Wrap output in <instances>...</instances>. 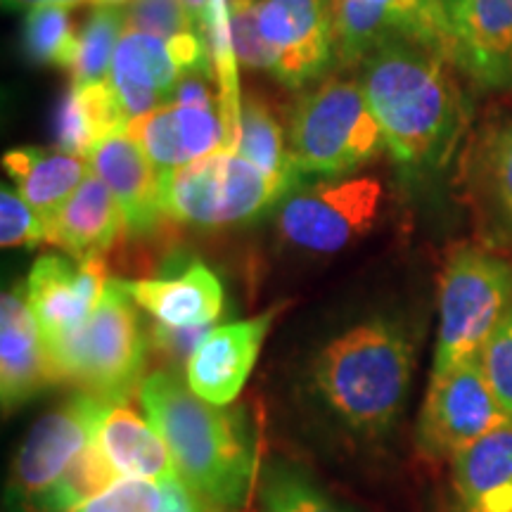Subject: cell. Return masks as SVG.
<instances>
[{"label":"cell","instance_id":"1","mask_svg":"<svg viewBox=\"0 0 512 512\" xmlns=\"http://www.w3.org/2000/svg\"><path fill=\"white\" fill-rule=\"evenodd\" d=\"M444 55L389 38L361 62L363 91L396 164L430 174L451 159L465 131V98Z\"/></svg>","mask_w":512,"mask_h":512},{"label":"cell","instance_id":"2","mask_svg":"<svg viewBox=\"0 0 512 512\" xmlns=\"http://www.w3.org/2000/svg\"><path fill=\"white\" fill-rule=\"evenodd\" d=\"M138 399L169 448L176 475L216 512L245 508L256 448L242 413L200 399L174 370L145 375Z\"/></svg>","mask_w":512,"mask_h":512},{"label":"cell","instance_id":"3","mask_svg":"<svg viewBox=\"0 0 512 512\" xmlns=\"http://www.w3.org/2000/svg\"><path fill=\"white\" fill-rule=\"evenodd\" d=\"M413 370L415 344L406 328L375 318L318 351L311 363V387L347 430L375 439L399 422Z\"/></svg>","mask_w":512,"mask_h":512},{"label":"cell","instance_id":"4","mask_svg":"<svg viewBox=\"0 0 512 512\" xmlns=\"http://www.w3.org/2000/svg\"><path fill=\"white\" fill-rule=\"evenodd\" d=\"M290 155L297 174L339 178L361 169L387 147L361 79L328 76L294 105Z\"/></svg>","mask_w":512,"mask_h":512},{"label":"cell","instance_id":"5","mask_svg":"<svg viewBox=\"0 0 512 512\" xmlns=\"http://www.w3.org/2000/svg\"><path fill=\"white\" fill-rule=\"evenodd\" d=\"M147 339L138 306L110 280L88 323L50 358L55 382H76L107 401H126L140 387Z\"/></svg>","mask_w":512,"mask_h":512},{"label":"cell","instance_id":"6","mask_svg":"<svg viewBox=\"0 0 512 512\" xmlns=\"http://www.w3.org/2000/svg\"><path fill=\"white\" fill-rule=\"evenodd\" d=\"M512 311V264L477 247L448 254L439 283V332L432 373L479 356Z\"/></svg>","mask_w":512,"mask_h":512},{"label":"cell","instance_id":"7","mask_svg":"<svg viewBox=\"0 0 512 512\" xmlns=\"http://www.w3.org/2000/svg\"><path fill=\"white\" fill-rule=\"evenodd\" d=\"M290 188L292 183L264 174L238 152L219 150L166 178L164 209L185 226H240L285 200Z\"/></svg>","mask_w":512,"mask_h":512},{"label":"cell","instance_id":"8","mask_svg":"<svg viewBox=\"0 0 512 512\" xmlns=\"http://www.w3.org/2000/svg\"><path fill=\"white\" fill-rule=\"evenodd\" d=\"M382 183L361 176L294 190L278 209V235L287 245L335 254L361 240L380 214Z\"/></svg>","mask_w":512,"mask_h":512},{"label":"cell","instance_id":"9","mask_svg":"<svg viewBox=\"0 0 512 512\" xmlns=\"http://www.w3.org/2000/svg\"><path fill=\"white\" fill-rule=\"evenodd\" d=\"M512 425L491 392L479 356L432 373L418 420V444L432 458H453L489 432Z\"/></svg>","mask_w":512,"mask_h":512},{"label":"cell","instance_id":"10","mask_svg":"<svg viewBox=\"0 0 512 512\" xmlns=\"http://www.w3.org/2000/svg\"><path fill=\"white\" fill-rule=\"evenodd\" d=\"M110 403L117 401H107L81 389L31 427L19 446L10 477L12 496L22 503V508L50 489L93 444Z\"/></svg>","mask_w":512,"mask_h":512},{"label":"cell","instance_id":"11","mask_svg":"<svg viewBox=\"0 0 512 512\" xmlns=\"http://www.w3.org/2000/svg\"><path fill=\"white\" fill-rule=\"evenodd\" d=\"M211 64L200 34L164 38L126 29L114 50L110 81L128 121L169 105L176 83L188 69ZM214 67V64H211Z\"/></svg>","mask_w":512,"mask_h":512},{"label":"cell","instance_id":"12","mask_svg":"<svg viewBox=\"0 0 512 512\" xmlns=\"http://www.w3.org/2000/svg\"><path fill=\"white\" fill-rule=\"evenodd\" d=\"M256 22L273 55V79L304 88L337 62L332 0H256Z\"/></svg>","mask_w":512,"mask_h":512},{"label":"cell","instance_id":"13","mask_svg":"<svg viewBox=\"0 0 512 512\" xmlns=\"http://www.w3.org/2000/svg\"><path fill=\"white\" fill-rule=\"evenodd\" d=\"M107 283L110 280L102 256L67 259L46 254L36 261L24 280V294L34 311L48 358H53L88 323Z\"/></svg>","mask_w":512,"mask_h":512},{"label":"cell","instance_id":"14","mask_svg":"<svg viewBox=\"0 0 512 512\" xmlns=\"http://www.w3.org/2000/svg\"><path fill=\"white\" fill-rule=\"evenodd\" d=\"M448 60L482 91H512V0H444Z\"/></svg>","mask_w":512,"mask_h":512},{"label":"cell","instance_id":"15","mask_svg":"<svg viewBox=\"0 0 512 512\" xmlns=\"http://www.w3.org/2000/svg\"><path fill=\"white\" fill-rule=\"evenodd\" d=\"M280 311L283 306H273L259 316L211 328L185 363V382L192 392L216 406L238 399Z\"/></svg>","mask_w":512,"mask_h":512},{"label":"cell","instance_id":"16","mask_svg":"<svg viewBox=\"0 0 512 512\" xmlns=\"http://www.w3.org/2000/svg\"><path fill=\"white\" fill-rule=\"evenodd\" d=\"M126 131L143 147L164 181L183 166L226 150L228 143L221 107H192L171 102L155 112L131 119Z\"/></svg>","mask_w":512,"mask_h":512},{"label":"cell","instance_id":"17","mask_svg":"<svg viewBox=\"0 0 512 512\" xmlns=\"http://www.w3.org/2000/svg\"><path fill=\"white\" fill-rule=\"evenodd\" d=\"M88 164L119 202L128 233L145 235L159 228L166 216L164 176L128 131L102 140L88 155Z\"/></svg>","mask_w":512,"mask_h":512},{"label":"cell","instance_id":"18","mask_svg":"<svg viewBox=\"0 0 512 512\" xmlns=\"http://www.w3.org/2000/svg\"><path fill=\"white\" fill-rule=\"evenodd\" d=\"M55 384L50 358L43 344L24 285L3 292L0 299V399L12 413Z\"/></svg>","mask_w":512,"mask_h":512},{"label":"cell","instance_id":"19","mask_svg":"<svg viewBox=\"0 0 512 512\" xmlns=\"http://www.w3.org/2000/svg\"><path fill=\"white\" fill-rule=\"evenodd\" d=\"M119 285L164 328H214L226 306L219 275L204 264H192L169 278L119 280Z\"/></svg>","mask_w":512,"mask_h":512},{"label":"cell","instance_id":"20","mask_svg":"<svg viewBox=\"0 0 512 512\" xmlns=\"http://www.w3.org/2000/svg\"><path fill=\"white\" fill-rule=\"evenodd\" d=\"M126 219L119 202L98 176H86L72 197L62 204L46 228V242L74 259L102 256L124 235Z\"/></svg>","mask_w":512,"mask_h":512},{"label":"cell","instance_id":"21","mask_svg":"<svg viewBox=\"0 0 512 512\" xmlns=\"http://www.w3.org/2000/svg\"><path fill=\"white\" fill-rule=\"evenodd\" d=\"M467 190L486 230L512 240V112L477 136L467 162Z\"/></svg>","mask_w":512,"mask_h":512},{"label":"cell","instance_id":"22","mask_svg":"<svg viewBox=\"0 0 512 512\" xmlns=\"http://www.w3.org/2000/svg\"><path fill=\"white\" fill-rule=\"evenodd\" d=\"M95 444L117 477L150 479L157 484L178 477L174 458L155 425L126 401L110 403L95 434Z\"/></svg>","mask_w":512,"mask_h":512},{"label":"cell","instance_id":"23","mask_svg":"<svg viewBox=\"0 0 512 512\" xmlns=\"http://www.w3.org/2000/svg\"><path fill=\"white\" fill-rule=\"evenodd\" d=\"M463 512H512V425L489 432L451 458Z\"/></svg>","mask_w":512,"mask_h":512},{"label":"cell","instance_id":"24","mask_svg":"<svg viewBox=\"0 0 512 512\" xmlns=\"http://www.w3.org/2000/svg\"><path fill=\"white\" fill-rule=\"evenodd\" d=\"M3 166L15 181L19 195L36 209L46 228L62 209V204L91 174V164L86 157L69 155L64 150H38V147H19L8 152L3 157Z\"/></svg>","mask_w":512,"mask_h":512},{"label":"cell","instance_id":"25","mask_svg":"<svg viewBox=\"0 0 512 512\" xmlns=\"http://www.w3.org/2000/svg\"><path fill=\"white\" fill-rule=\"evenodd\" d=\"M126 126L128 117L110 81L74 83L57 107L55 138L60 150L88 159L102 140Z\"/></svg>","mask_w":512,"mask_h":512},{"label":"cell","instance_id":"26","mask_svg":"<svg viewBox=\"0 0 512 512\" xmlns=\"http://www.w3.org/2000/svg\"><path fill=\"white\" fill-rule=\"evenodd\" d=\"M235 152L249 159L254 166H259L268 176L287 183L297 181V169H294L290 155V140L285 138L283 126L275 119L273 107L252 91L242 100Z\"/></svg>","mask_w":512,"mask_h":512},{"label":"cell","instance_id":"27","mask_svg":"<svg viewBox=\"0 0 512 512\" xmlns=\"http://www.w3.org/2000/svg\"><path fill=\"white\" fill-rule=\"evenodd\" d=\"M254 512H356L330 496L306 472L290 465H271L256 486Z\"/></svg>","mask_w":512,"mask_h":512},{"label":"cell","instance_id":"28","mask_svg":"<svg viewBox=\"0 0 512 512\" xmlns=\"http://www.w3.org/2000/svg\"><path fill=\"white\" fill-rule=\"evenodd\" d=\"M117 472L102 456L98 444H93L74 460L64 475L43 491L34 503L27 505L24 512H76L83 503L91 501L93 496L102 494L107 486L117 482Z\"/></svg>","mask_w":512,"mask_h":512},{"label":"cell","instance_id":"29","mask_svg":"<svg viewBox=\"0 0 512 512\" xmlns=\"http://www.w3.org/2000/svg\"><path fill=\"white\" fill-rule=\"evenodd\" d=\"M126 31L121 5L102 3L91 12L79 36V53L72 67L74 83H98L110 79L114 50Z\"/></svg>","mask_w":512,"mask_h":512},{"label":"cell","instance_id":"30","mask_svg":"<svg viewBox=\"0 0 512 512\" xmlns=\"http://www.w3.org/2000/svg\"><path fill=\"white\" fill-rule=\"evenodd\" d=\"M24 48L34 62L72 72L79 53V36L74 34L69 10L62 5H38L29 10L24 22Z\"/></svg>","mask_w":512,"mask_h":512},{"label":"cell","instance_id":"31","mask_svg":"<svg viewBox=\"0 0 512 512\" xmlns=\"http://www.w3.org/2000/svg\"><path fill=\"white\" fill-rule=\"evenodd\" d=\"M124 17L126 29L143 31V34L164 38V41L200 34L183 0H128L124 5Z\"/></svg>","mask_w":512,"mask_h":512},{"label":"cell","instance_id":"32","mask_svg":"<svg viewBox=\"0 0 512 512\" xmlns=\"http://www.w3.org/2000/svg\"><path fill=\"white\" fill-rule=\"evenodd\" d=\"M230 36L242 67L273 74V55L256 22V0H228Z\"/></svg>","mask_w":512,"mask_h":512},{"label":"cell","instance_id":"33","mask_svg":"<svg viewBox=\"0 0 512 512\" xmlns=\"http://www.w3.org/2000/svg\"><path fill=\"white\" fill-rule=\"evenodd\" d=\"M46 242V226L36 209L19 195L3 185L0 190V245L5 249L15 247H38Z\"/></svg>","mask_w":512,"mask_h":512},{"label":"cell","instance_id":"34","mask_svg":"<svg viewBox=\"0 0 512 512\" xmlns=\"http://www.w3.org/2000/svg\"><path fill=\"white\" fill-rule=\"evenodd\" d=\"M162 484L150 479L121 477L76 512H159Z\"/></svg>","mask_w":512,"mask_h":512},{"label":"cell","instance_id":"35","mask_svg":"<svg viewBox=\"0 0 512 512\" xmlns=\"http://www.w3.org/2000/svg\"><path fill=\"white\" fill-rule=\"evenodd\" d=\"M479 363L491 392L512 418V311L501 320L494 335L486 339L479 351Z\"/></svg>","mask_w":512,"mask_h":512},{"label":"cell","instance_id":"36","mask_svg":"<svg viewBox=\"0 0 512 512\" xmlns=\"http://www.w3.org/2000/svg\"><path fill=\"white\" fill-rule=\"evenodd\" d=\"M159 512H216L211 505L195 494L181 477L162 482V508Z\"/></svg>","mask_w":512,"mask_h":512},{"label":"cell","instance_id":"37","mask_svg":"<svg viewBox=\"0 0 512 512\" xmlns=\"http://www.w3.org/2000/svg\"><path fill=\"white\" fill-rule=\"evenodd\" d=\"M3 3L12 10H34L38 5H48V0H3Z\"/></svg>","mask_w":512,"mask_h":512},{"label":"cell","instance_id":"38","mask_svg":"<svg viewBox=\"0 0 512 512\" xmlns=\"http://www.w3.org/2000/svg\"><path fill=\"white\" fill-rule=\"evenodd\" d=\"M105 3H110V5H121V8H124V5L128 3V0H105Z\"/></svg>","mask_w":512,"mask_h":512}]
</instances>
